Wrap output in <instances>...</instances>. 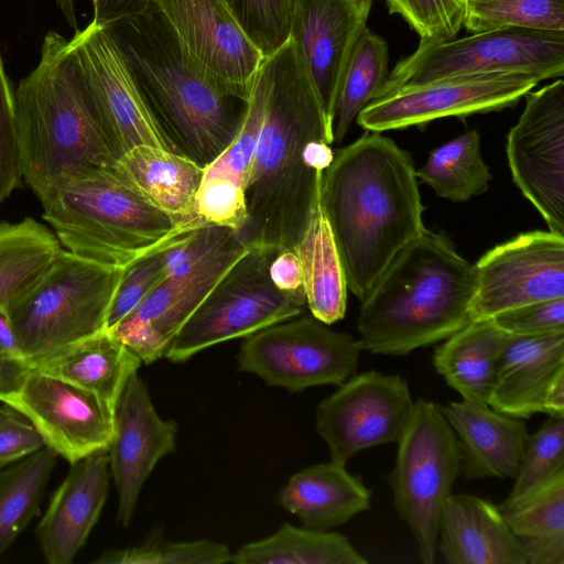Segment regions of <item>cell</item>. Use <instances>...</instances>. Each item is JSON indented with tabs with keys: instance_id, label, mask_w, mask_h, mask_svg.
I'll list each match as a JSON object with an SVG mask.
<instances>
[{
	"instance_id": "cell-25",
	"label": "cell",
	"mask_w": 564,
	"mask_h": 564,
	"mask_svg": "<svg viewBox=\"0 0 564 564\" xmlns=\"http://www.w3.org/2000/svg\"><path fill=\"white\" fill-rule=\"evenodd\" d=\"M561 372H564V333L509 334L497 360L488 404L521 420L543 413L546 391Z\"/></svg>"
},
{
	"instance_id": "cell-24",
	"label": "cell",
	"mask_w": 564,
	"mask_h": 564,
	"mask_svg": "<svg viewBox=\"0 0 564 564\" xmlns=\"http://www.w3.org/2000/svg\"><path fill=\"white\" fill-rule=\"evenodd\" d=\"M437 549L448 564H527L522 545L497 505L468 494L446 499Z\"/></svg>"
},
{
	"instance_id": "cell-38",
	"label": "cell",
	"mask_w": 564,
	"mask_h": 564,
	"mask_svg": "<svg viewBox=\"0 0 564 564\" xmlns=\"http://www.w3.org/2000/svg\"><path fill=\"white\" fill-rule=\"evenodd\" d=\"M464 26L473 33L509 26L564 31V0H468Z\"/></svg>"
},
{
	"instance_id": "cell-51",
	"label": "cell",
	"mask_w": 564,
	"mask_h": 564,
	"mask_svg": "<svg viewBox=\"0 0 564 564\" xmlns=\"http://www.w3.org/2000/svg\"><path fill=\"white\" fill-rule=\"evenodd\" d=\"M22 375L15 376L0 369V395L15 387Z\"/></svg>"
},
{
	"instance_id": "cell-40",
	"label": "cell",
	"mask_w": 564,
	"mask_h": 564,
	"mask_svg": "<svg viewBox=\"0 0 564 564\" xmlns=\"http://www.w3.org/2000/svg\"><path fill=\"white\" fill-rule=\"evenodd\" d=\"M228 546L213 540L170 542L151 539L138 546L108 550L96 564H224L230 563Z\"/></svg>"
},
{
	"instance_id": "cell-52",
	"label": "cell",
	"mask_w": 564,
	"mask_h": 564,
	"mask_svg": "<svg viewBox=\"0 0 564 564\" xmlns=\"http://www.w3.org/2000/svg\"><path fill=\"white\" fill-rule=\"evenodd\" d=\"M17 415H19V413L15 412L10 406H8L6 404L0 405V425Z\"/></svg>"
},
{
	"instance_id": "cell-30",
	"label": "cell",
	"mask_w": 564,
	"mask_h": 564,
	"mask_svg": "<svg viewBox=\"0 0 564 564\" xmlns=\"http://www.w3.org/2000/svg\"><path fill=\"white\" fill-rule=\"evenodd\" d=\"M301 263L306 306L312 316L330 325L345 316L347 281L321 199L294 248Z\"/></svg>"
},
{
	"instance_id": "cell-21",
	"label": "cell",
	"mask_w": 564,
	"mask_h": 564,
	"mask_svg": "<svg viewBox=\"0 0 564 564\" xmlns=\"http://www.w3.org/2000/svg\"><path fill=\"white\" fill-rule=\"evenodd\" d=\"M372 3L373 0H294L290 39L307 66L330 126L349 58L367 26Z\"/></svg>"
},
{
	"instance_id": "cell-22",
	"label": "cell",
	"mask_w": 564,
	"mask_h": 564,
	"mask_svg": "<svg viewBox=\"0 0 564 564\" xmlns=\"http://www.w3.org/2000/svg\"><path fill=\"white\" fill-rule=\"evenodd\" d=\"M110 477L107 452L70 464L35 530L47 563L69 564L85 545L105 506Z\"/></svg>"
},
{
	"instance_id": "cell-26",
	"label": "cell",
	"mask_w": 564,
	"mask_h": 564,
	"mask_svg": "<svg viewBox=\"0 0 564 564\" xmlns=\"http://www.w3.org/2000/svg\"><path fill=\"white\" fill-rule=\"evenodd\" d=\"M117 172L151 205L175 224L198 228L197 194L205 167L188 156L154 145H138L113 165Z\"/></svg>"
},
{
	"instance_id": "cell-3",
	"label": "cell",
	"mask_w": 564,
	"mask_h": 564,
	"mask_svg": "<svg viewBox=\"0 0 564 564\" xmlns=\"http://www.w3.org/2000/svg\"><path fill=\"white\" fill-rule=\"evenodd\" d=\"M14 107L21 175L42 206L76 175L118 161L79 57L57 32L44 36Z\"/></svg>"
},
{
	"instance_id": "cell-31",
	"label": "cell",
	"mask_w": 564,
	"mask_h": 564,
	"mask_svg": "<svg viewBox=\"0 0 564 564\" xmlns=\"http://www.w3.org/2000/svg\"><path fill=\"white\" fill-rule=\"evenodd\" d=\"M527 564H564V470L511 505H497Z\"/></svg>"
},
{
	"instance_id": "cell-2",
	"label": "cell",
	"mask_w": 564,
	"mask_h": 564,
	"mask_svg": "<svg viewBox=\"0 0 564 564\" xmlns=\"http://www.w3.org/2000/svg\"><path fill=\"white\" fill-rule=\"evenodd\" d=\"M413 160L381 132L334 152L319 199L347 286L364 300L392 259L424 229Z\"/></svg>"
},
{
	"instance_id": "cell-35",
	"label": "cell",
	"mask_w": 564,
	"mask_h": 564,
	"mask_svg": "<svg viewBox=\"0 0 564 564\" xmlns=\"http://www.w3.org/2000/svg\"><path fill=\"white\" fill-rule=\"evenodd\" d=\"M57 454L43 447L0 470V557L34 517Z\"/></svg>"
},
{
	"instance_id": "cell-50",
	"label": "cell",
	"mask_w": 564,
	"mask_h": 564,
	"mask_svg": "<svg viewBox=\"0 0 564 564\" xmlns=\"http://www.w3.org/2000/svg\"><path fill=\"white\" fill-rule=\"evenodd\" d=\"M68 24L77 30V22L73 0H55Z\"/></svg>"
},
{
	"instance_id": "cell-17",
	"label": "cell",
	"mask_w": 564,
	"mask_h": 564,
	"mask_svg": "<svg viewBox=\"0 0 564 564\" xmlns=\"http://www.w3.org/2000/svg\"><path fill=\"white\" fill-rule=\"evenodd\" d=\"M196 70L218 91L249 99L264 57L224 0H154Z\"/></svg>"
},
{
	"instance_id": "cell-11",
	"label": "cell",
	"mask_w": 564,
	"mask_h": 564,
	"mask_svg": "<svg viewBox=\"0 0 564 564\" xmlns=\"http://www.w3.org/2000/svg\"><path fill=\"white\" fill-rule=\"evenodd\" d=\"M361 351L358 339L312 316L280 322L246 337L237 361L240 371L257 375L268 386L297 392L341 384L355 375Z\"/></svg>"
},
{
	"instance_id": "cell-19",
	"label": "cell",
	"mask_w": 564,
	"mask_h": 564,
	"mask_svg": "<svg viewBox=\"0 0 564 564\" xmlns=\"http://www.w3.org/2000/svg\"><path fill=\"white\" fill-rule=\"evenodd\" d=\"M69 42L90 82L117 159L143 144L178 152L141 98L109 30L91 22L77 29Z\"/></svg>"
},
{
	"instance_id": "cell-37",
	"label": "cell",
	"mask_w": 564,
	"mask_h": 564,
	"mask_svg": "<svg viewBox=\"0 0 564 564\" xmlns=\"http://www.w3.org/2000/svg\"><path fill=\"white\" fill-rule=\"evenodd\" d=\"M389 50L383 37L366 26L349 58L333 117L334 142H340L358 113L388 78Z\"/></svg>"
},
{
	"instance_id": "cell-33",
	"label": "cell",
	"mask_w": 564,
	"mask_h": 564,
	"mask_svg": "<svg viewBox=\"0 0 564 564\" xmlns=\"http://www.w3.org/2000/svg\"><path fill=\"white\" fill-rule=\"evenodd\" d=\"M235 564H367L337 532L283 523L272 535L247 543L231 554Z\"/></svg>"
},
{
	"instance_id": "cell-6",
	"label": "cell",
	"mask_w": 564,
	"mask_h": 564,
	"mask_svg": "<svg viewBox=\"0 0 564 564\" xmlns=\"http://www.w3.org/2000/svg\"><path fill=\"white\" fill-rule=\"evenodd\" d=\"M43 208L67 251L113 267L173 246L196 229L178 226L147 202L115 166L76 175Z\"/></svg>"
},
{
	"instance_id": "cell-18",
	"label": "cell",
	"mask_w": 564,
	"mask_h": 564,
	"mask_svg": "<svg viewBox=\"0 0 564 564\" xmlns=\"http://www.w3.org/2000/svg\"><path fill=\"white\" fill-rule=\"evenodd\" d=\"M249 248L237 232L187 272L166 275L132 313L109 332L147 365L164 357L182 326Z\"/></svg>"
},
{
	"instance_id": "cell-28",
	"label": "cell",
	"mask_w": 564,
	"mask_h": 564,
	"mask_svg": "<svg viewBox=\"0 0 564 564\" xmlns=\"http://www.w3.org/2000/svg\"><path fill=\"white\" fill-rule=\"evenodd\" d=\"M280 505L312 529L339 527L371 508V492L345 465L328 462L292 475L279 495Z\"/></svg>"
},
{
	"instance_id": "cell-1",
	"label": "cell",
	"mask_w": 564,
	"mask_h": 564,
	"mask_svg": "<svg viewBox=\"0 0 564 564\" xmlns=\"http://www.w3.org/2000/svg\"><path fill=\"white\" fill-rule=\"evenodd\" d=\"M269 93L246 186L249 247L294 249L334 158L328 122L307 66L292 39L264 58Z\"/></svg>"
},
{
	"instance_id": "cell-23",
	"label": "cell",
	"mask_w": 564,
	"mask_h": 564,
	"mask_svg": "<svg viewBox=\"0 0 564 564\" xmlns=\"http://www.w3.org/2000/svg\"><path fill=\"white\" fill-rule=\"evenodd\" d=\"M441 409L457 437L467 479L516 477L530 436L521 419L465 399Z\"/></svg>"
},
{
	"instance_id": "cell-32",
	"label": "cell",
	"mask_w": 564,
	"mask_h": 564,
	"mask_svg": "<svg viewBox=\"0 0 564 564\" xmlns=\"http://www.w3.org/2000/svg\"><path fill=\"white\" fill-rule=\"evenodd\" d=\"M269 74L262 62L241 127L230 145L205 167L198 194L237 207H246V186L263 124Z\"/></svg>"
},
{
	"instance_id": "cell-39",
	"label": "cell",
	"mask_w": 564,
	"mask_h": 564,
	"mask_svg": "<svg viewBox=\"0 0 564 564\" xmlns=\"http://www.w3.org/2000/svg\"><path fill=\"white\" fill-rule=\"evenodd\" d=\"M564 470V417L549 419L530 434L514 484L499 505H511Z\"/></svg>"
},
{
	"instance_id": "cell-15",
	"label": "cell",
	"mask_w": 564,
	"mask_h": 564,
	"mask_svg": "<svg viewBox=\"0 0 564 564\" xmlns=\"http://www.w3.org/2000/svg\"><path fill=\"white\" fill-rule=\"evenodd\" d=\"M507 137L506 152L516 185L545 220L564 236V82L525 96Z\"/></svg>"
},
{
	"instance_id": "cell-42",
	"label": "cell",
	"mask_w": 564,
	"mask_h": 564,
	"mask_svg": "<svg viewBox=\"0 0 564 564\" xmlns=\"http://www.w3.org/2000/svg\"><path fill=\"white\" fill-rule=\"evenodd\" d=\"M468 0H386L389 13L401 15L420 37V45L456 37L464 26Z\"/></svg>"
},
{
	"instance_id": "cell-20",
	"label": "cell",
	"mask_w": 564,
	"mask_h": 564,
	"mask_svg": "<svg viewBox=\"0 0 564 564\" xmlns=\"http://www.w3.org/2000/svg\"><path fill=\"white\" fill-rule=\"evenodd\" d=\"M176 435V423L158 414L138 371L131 373L116 403L107 451L121 525H130L145 480L158 462L175 451Z\"/></svg>"
},
{
	"instance_id": "cell-16",
	"label": "cell",
	"mask_w": 564,
	"mask_h": 564,
	"mask_svg": "<svg viewBox=\"0 0 564 564\" xmlns=\"http://www.w3.org/2000/svg\"><path fill=\"white\" fill-rule=\"evenodd\" d=\"M474 267L473 319L564 297V236L550 230L520 234L490 249Z\"/></svg>"
},
{
	"instance_id": "cell-46",
	"label": "cell",
	"mask_w": 564,
	"mask_h": 564,
	"mask_svg": "<svg viewBox=\"0 0 564 564\" xmlns=\"http://www.w3.org/2000/svg\"><path fill=\"white\" fill-rule=\"evenodd\" d=\"M45 447L35 427L21 414L0 425V470Z\"/></svg>"
},
{
	"instance_id": "cell-45",
	"label": "cell",
	"mask_w": 564,
	"mask_h": 564,
	"mask_svg": "<svg viewBox=\"0 0 564 564\" xmlns=\"http://www.w3.org/2000/svg\"><path fill=\"white\" fill-rule=\"evenodd\" d=\"M495 324L513 336H543L564 333V297L535 302L500 313Z\"/></svg>"
},
{
	"instance_id": "cell-36",
	"label": "cell",
	"mask_w": 564,
	"mask_h": 564,
	"mask_svg": "<svg viewBox=\"0 0 564 564\" xmlns=\"http://www.w3.org/2000/svg\"><path fill=\"white\" fill-rule=\"evenodd\" d=\"M416 177L452 202H467L488 189L491 174L480 153L477 130L467 131L434 149Z\"/></svg>"
},
{
	"instance_id": "cell-41",
	"label": "cell",
	"mask_w": 564,
	"mask_h": 564,
	"mask_svg": "<svg viewBox=\"0 0 564 564\" xmlns=\"http://www.w3.org/2000/svg\"><path fill=\"white\" fill-rule=\"evenodd\" d=\"M235 20L265 58L290 39L294 0H224Z\"/></svg>"
},
{
	"instance_id": "cell-14",
	"label": "cell",
	"mask_w": 564,
	"mask_h": 564,
	"mask_svg": "<svg viewBox=\"0 0 564 564\" xmlns=\"http://www.w3.org/2000/svg\"><path fill=\"white\" fill-rule=\"evenodd\" d=\"M0 402L26 419L46 447L73 464L107 452L115 432V408L94 392L26 368Z\"/></svg>"
},
{
	"instance_id": "cell-7",
	"label": "cell",
	"mask_w": 564,
	"mask_h": 564,
	"mask_svg": "<svg viewBox=\"0 0 564 564\" xmlns=\"http://www.w3.org/2000/svg\"><path fill=\"white\" fill-rule=\"evenodd\" d=\"M124 268L59 248L35 283L6 307L24 357L42 356L105 330Z\"/></svg>"
},
{
	"instance_id": "cell-10",
	"label": "cell",
	"mask_w": 564,
	"mask_h": 564,
	"mask_svg": "<svg viewBox=\"0 0 564 564\" xmlns=\"http://www.w3.org/2000/svg\"><path fill=\"white\" fill-rule=\"evenodd\" d=\"M512 72L532 74L540 80L562 78L564 31L509 26L476 32L443 43L419 44L411 55L393 67L378 96L401 85L462 75Z\"/></svg>"
},
{
	"instance_id": "cell-12",
	"label": "cell",
	"mask_w": 564,
	"mask_h": 564,
	"mask_svg": "<svg viewBox=\"0 0 564 564\" xmlns=\"http://www.w3.org/2000/svg\"><path fill=\"white\" fill-rule=\"evenodd\" d=\"M540 78L525 73H485L401 85L380 94L357 116L366 131L422 127L445 117H466L514 106Z\"/></svg>"
},
{
	"instance_id": "cell-9",
	"label": "cell",
	"mask_w": 564,
	"mask_h": 564,
	"mask_svg": "<svg viewBox=\"0 0 564 564\" xmlns=\"http://www.w3.org/2000/svg\"><path fill=\"white\" fill-rule=\"evenodd\" d=\"M276 252L250 247L182 326L164 357L184 362L208 347L300 315L306 305L304 291H282L270 278Z\"/></svg>"
},
{
	"instance_id": "cell-34",
	"label": "cell",
	"mask_w": 564,
	"mask_h": 564,
	"mask_svg": "<svg viewBox=\"0 0 564 564\" xmlns=\"http://www.w3.org/2000/svg\"><path fill=\"white\" fill-rule=\"evenodd\" d=\"M59 248L55 235L33 218L0 221V308L35 283Z\"/></svg>"
},
{
	"instance_id": "cell-48",
	"label": "cell",
	"mask_w": 564,
	"mask_h": 564,
	"mask_svg": "<svg viewBox=\"0 0 564 564\" xmlns=\"http://www.w3.org/2000/svg\"><path fill=\"white\" fill-rule=\"evenodd\" d=\"M154 0H91L94 7L93 23L109 26L118 21L143 12Z\"/></svg>"
},
{
	"instance_id": "cell-5",
	"label": "cell",
	"mask_w": 564,
	"mask_h": 564,
	"mask_svg": "<svg viewBox=\"0 0 564 564\" xmlns=\"http://www.w3.org/2000/svg\"><path fill=\"white\" fill-rule=\"evenodd\" d=\"M475 267L444 235L424 229L378 278L359 308L362 350L408 355L473 321Z\"/></svg>"
},
{
	"instance_id": "cell-27",
	"label": "cell",
	"mask_w": 564,
	"mask_h": 564,
	"mask_svg": "<svg viewBox=\"0 0 564 564\" xmlns=\"http://www.w3.org/2000/svg\"><path fill=\"white\" fill-rule=\"evenodd\" d=\"M141 359L105 329L52 352L26 358L28 368L96 393L113 408Z\"/></svg>"
},
{
	"instance_id": "cell-13",
	"label": "cell",
	"mask_w": 564,
	"mask_h": 564,
	"mask_svg": "<svg viewBox=\"0 0 564 564\" xmlns=\"http://www.w3.org/2000/svg\"><path fill=\"white\" fill-rule=\"evenodd\" d=\"M414 406L408 381L368 370L352 375L316 410V432L330 460L346 465L357 453L398 443Z\"/></svg>"
},
{
	"instance_id": "cell-43",
	"label": "cell",
	"mask_w": 564,
	"mask_h": 564,
	"mask_svg": "<svg viewBox=\"0 0 564 564\" xmlns=\"http://www.w3.org/2000/svg\"><path fill=\"white\" fill-rule=\"evenodd\" d=\"M170 247L145 254L124 268L109 308L107 330L132 313L166 276Z\"/></svg>"
},
{
	"instance_id": "cell-47",
	"label": "cell",
	"mask_w": 564,
	"mask_h": 564,
	"mask_svg": "<svg viewBox=\"0 0 564 564\" xmlns=\"http://www.w3.org/2000/svg\"><path fill=\"white\" fill-rule=\"evenodd\" d=\"M272 282L282 291H304L299 256L295 249L278 251L269 265Z\"/></svg>"
},
{
	"instance_id": "cell-44",
	"label": "cell",
	"mask_w": 564,
	"mask_h": 564,
	"mask_svg": "<svg viewBox=\"0 0 564 564\" xmlns=\"http://www.w3.org/2000/svg\"><path fill=\"white\" fill-rule=\"evenodd\" d=\"M21 178L14 93L0 54V204Z\"/></svg>"
},
{
	"instance_id": "cell-4",
	"label": "cell",
	"mask_w": 564,
	"mask_h": 564,
	"mask_svg": "<svg viewBox=\"0 0 564 564\" xmlns=\"http://www.w3.org/2000/svg\"><path fill=\"white\" fill-rule=\"evenodd\" d=\"M106 28L141 98L178 152L204 167L213 163L237 135L248 100L221 94L196 70L154 1Z\"/></svg>"
},
{
	"instance_id": "cell-49",
	"label": "cell",
	"mask_w": 564,
	"mask_h": 564,
	"mask_svg": "<svg viewBox=\"0 0 564 564\" xmlns=\"http://www.w3.org/2000/svg\"><path fill=\"white\" fill-rule=\"evenodd\" d=\"M26 368V358L18 345L7 310L0 308V369L20 376Z\"/></svg>"
},
{
	"instance_id": "cell-29",
	"label": "cell",
	"mask_w": 564,
	"mask_h": 564,
	"mask_svg": "<svg viewBox=\"0 0 564 564\" xmlns=\"http://www.w3.org/2000/svg\"><path fill=\"white\" fill-rule=\"evenodd\" d=\"M508 336L492 318L473 319L436 347L434 368L462 399L488 403Z\"/></svg>"
},
{
	"instance_id": "cell-8",
	"label": "cell",
	"mask_w": 564,
	"mask_h": 564,
	"mask_svg": "<svg viewBox=\"0 0 564 564\" xmlns=\"http://www.w3.org/2000/svg\"><path fill=\"white\" fill-rule=\"evenodd\" d=\"M397 444L387 477L393 505L416 542L420 561L434 564L442 509L462 471L459 444L441 405L424 398L414 401Z\"/></svg>"
}]
</instances>
